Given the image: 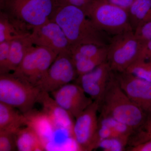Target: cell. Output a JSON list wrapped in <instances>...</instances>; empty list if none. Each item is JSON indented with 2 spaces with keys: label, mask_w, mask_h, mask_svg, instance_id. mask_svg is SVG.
Listing matches in <instances>:
<instances>
[{
  "label": "cell",
  "mask_w": 151,
  "mask_h": 151,
  "mask_svg": "<svg viewBox=\"0 0 151 151\" xmlns=\"http://www.w3.org/2000/svg\"><path fill=\"white\" fill-rule=\"evenodd\" d=\"M62 29L71 45L94 44L107 46L108 35L95 25L81 9L72 6H58L51 19Z\"/></svg>",
  "instance_id": "1"
},
{
  "label": "cell",
  "mask_w": 151,
  "mask_h": 151,
  "mask_svg": "<svg viewBox=\"0 0 151 151\" xmlns=\"http://www.w3.org/2000/svg\"><path fill=\"white\" fill-rule=\"evenodd\" d=\"M99 104L100 115L113 118L131 127L136 132L142 129L148 119L149 115L122 90L113 71Z\"/></svg>",
  "instance_id": "2"
},
{
  "label": "cell",
  "mask_w": 151,
  "mask_h": 151,
  "mask_svg": "<svg viewBox=\"0 0 151 151\" xmlns=\"http://www.w3.org/2000/svg\"><path fill=\"white\" fill-rule=\"evenodd\" d=\"M41 92L37 86L13 73L0 74V102L23 114L32 110Z\"/></svg>",
  "instance_id": "3"
},
{
  "label": "cell",
  "mask_w": 151,
  "mask_h": 151,
  "mask_svg": "<svg viewBox=\"0 0 151 151\" xmlns=\"http://www.w3.org/2000/svg\"><path fill=\"white\" fill-rule=\"evenodd\" d=\"M84 12L98 29L108 35L133 31L128 11L104 0H94Z\"/></svg>",
  "instance_id": "4"
},
{
  "label": "cell",
  "mask_w": 151,
  "mask_h": 151,
  "mask_svg": "<svg viewBox=\"0 0 151 151\" xmlns=\"http://www.w3.org/2000/svg\"><path fill=\"white\" fill-rule=\"evenodd\" d=\"M144 41L134 31L113 36L107 46V61L114 72H124L142 55Z\"/></svg>",
  "instance_id": "5"
},
{
  "label": "cell",
  "mask_w": 151,
  "mask_h": 151,
  "mask_svg": "<svg viewBox=\"0 0 151 151\" xmlns=\"http://www.w3.org/2000/svg\"><path fill=\"white\" fill-rule=\"evenodd\" d=\"M1 1L6 12L31 29L50 20L58 6L56 0Z\"/></svg>",
  "instance_id": "6"
},
{
  "label": "cell",
  "mask_w": 151,
  "mask_h": 151,
  "mask_svg": "<svg viewBox=\"0 0 151 151\" xmlns=\"http://www.w3.org/2000/svg\"><path fill=\"white\" fill-rule=\"evenodd\" d=\"M58 55L50 49L33 45L29 49L22 61L12 73L36 86Z\"/></svg>",
  "instance_id": "7"
},
{
  "label": "cell",
  "mask_w": 151,
  "mask_h": 151,
  "mask_svg": "<svg viewBox=\"0 0 151 151\" xmlns=\"http://www.w3.org/2000/svg\"><path fill=\"white\" fill-rule=\"evenodd\" d=\"M78 76L70 51L63 52L58 55L36 86L41 91L51 93L76 80Z\"/></svg>",
  "instance_id": "8"
},
{
  "label": "cell",
  "mask_w": 151,
  "mask_h": 151,
  "mask_svg": "<svg viewBox=\"0 0 151 151\" xmlns=\"http://www.w3.org/2000/svg\"><path fill=\"white\" fill-rule=\"evenodd\" d=\"M99 109V103L94 101L75 119L71 136L81 150L92 151L95 149Z\"/></svg>",
  "instance_id": "9"
},
{
  "label": "cell",
  "mask_w": 151,
  "mask_h": 151,
  "mask_svg": "<svg viewBox=\"0 0 151 151\" xmlns=\"http://www.w3.org/2000/svg\"><path fill=\"white\" fill-rule=\"evenodd\" d=\"M29 38L34 45L50 49L58 54L70 51L71 45L62 29L51 19L33 27Z\"/></svg>",
  "instance_id": "10"
},
{
  "label": "cell",
  "mask_w": 151,
  "mask_h": 151,
  "mask_svg": "<svg viewBox=\"0 0 151 151\" xmlns=\"http://www.w3.org/2000/svg\"><path fill=\"white\" fill-rule=\"evenodd\" d=\"M114 73L122 90L133 103L149 116L151 112V82L127 71Z\"/></svg>",
  "instance_id": "11"
},
{
  "label": "cell",
  "mask_w": 151,
  "mask_h": 151,
  "mask_svg": "<svg viewBox=\"0 0 151 151\" xmlns=\"http://www.w3.org/2000/svg\"><path fill=\"white\" fill-rule=\"evenodd\" d=\"M51 94L56 103L75 119L94 101L76 83L66 84Z\"/></svg>",
  "instance_id": "12"
},
{
  "label": "cell",
  "mask_w": 151,
  "mask_h": 151,
  "mask_svg": "<svg viewBox=\"0 0 151 151\" xmlns=\"http://www.w3.org/2000/svg\"><path fill=\"white\" fill-rule=\"evenodd\" d=\"M113 70L107 61L92 71L78 76L76 84L81 86L93 101L100 103L108 86Z\"/></svg>",
  "instance_id": "13"
},
{
  "label": "cell",
  "mask_w": 151,
  "mask_h": 151,
  "mask_svg": "<svg viewBox=\"0 0 151 151\" xmlns=\"http://www.w3.org/2000/svg\"><path fill=\"white\" fill-rule=\"evenodd\" d=\"M37 103L42 106L43 112L49 119L55 129H63L72 135L74 122L72 117L52 98L49 93L41 91Z\"/></svg>",
  "instance_id": "14"
},
{
  "label": "cell",
  "mask_w": 151,
  "mask_h": 151,
  "mask_svg": "<svg viewBox=\"0 0 151 151\" xmlns=\"http://www.w3.org/2000/svg\"><path fill=\"white\" fill-rule=\"evenodd\" d=\"M29 28L6 12L0 13V42L29 36Z\"/></svg>",
  "instance_id": "15"
},
{
  "label": "cell",
  "mask_w": 151,
  "mask_h": 151,
  "mask_svg": "<svg viewBox=\"0 0 151 151\" xmlns=\"http://www.w3.org/2000/svg\"><path fill=\"white\" fill-rule=\"evenodd\" d=\"M24 114L15 108L0 102V131L16 133L22 126L26 125Z\"/></svg>",
  "instance_id": "16"
},
{
  "label": "cell",
  "mask_w": 151,
  "mask_h": 151,
  "mask_svg": "<svg viewBox=\"0 0 151 151\" xmlns=\"http://www.w3.org/2000/svg\"><path fill=\"white\" fill-rule=\"evenodd\" d=\"M17 150L19 151L45 150L46 146L31 127L20 129L16 134Z\"/></svg>",
  "instance_id": "17"
},
{
  "label": "cell",
  "mask_w": 151,
  "mask_h": 151,
  "mask_svg": "<svg viewBox=\"0 0 151 151\" xmlns=\"http://www.w3.org/2000/svg\"><path fill=\"white\" fill-rule=\"evenodd\" d=\"M24 115L27 119L26 126L31 127L37 133L46 146L47 138L55 129L50 120L42 111L32 110Z\"/></svg>",
  "instance_id": "18"
},
{
  "label": "cell",
  "mask_w": 151,
  "mask_h": 151,
  "mask_svg": "<svg viewBox=\"0 0 151 151\" xmlns=\"http://www.w3.org/2000/svg\"><path fill=\"white\" fill-rule=\"evenodd\" d=\"M33 45H34L31 41L29 36L12 41L5 73L14 71L22 61L29 49Z\"/></svg>",
  "instance_id": "19"
},
{
  "label": "cell",
  "mask_w": 151,
  "mask_h": 151,
  "mask_svg": "<svg viewBox=\"0 0 151 151\" xmlns=\"http://www.w3.org/2000/svg\"><path fill=\"white\" fill-rule=\"evenodd\" d=\"M128 13L134 32L143 24L151 20V0H134Z\"/></svg>",
  "instance_id": "20"
},
{
  "label": "cell",
  "mask_w": 151,
  "mask_h": 151,
  "mask_svg": "<svg viewBox=\"0 0 151 151\" xmlns=\"http://www.w3.org/2000/svg\"><path fill=\"white\" fill-rule=\"evenodd\" d=\"M98 124L109 128L114 137L122 139L128 142L136 132L131 127L109 116L100 115L98 118Z\"/></svg>",
  "instance_id": "21"
},
{
  "label": "cell",
  "mask_w": 151,
  "mask_h": 151,
  "mask_svg": "<svg viewBox=\"0 0 151 151\" xmlns=\"http://www.w3.org/2000/svg\"><path fill=\"white\" fill-rule=\"evenodd\" d=\"M107 46L91 43L71 45L70 52L73 61H75L95 56L106 51L107 50Z\"/></svg>",
  "instance_id": "22"
},
{
  "label": "cell",
  "mask_w": 151,
  "mask_h": 151,
  "mask_svg": "<svg viewBox=\"0 0 151 151\" xmlns=\"http://www.w3.org/2000/svg\"><path fill=\"white\" fill-rule=\"evenodd\" d=\"M107 58V50L95 56L73 61L78 76L92 71L100 64L106 62Z\"/></svg>",
  "instance_id": "23"
},
{
  "label": "cell",
  "mask_w": 151,
  "mask_h": 151,
  "mask_svg": "<svg viewBox=\"0 0 151 151\" xmlns=\"http://www.w3.org/2000/svg\"><path fill=\"white\" fill-rule=\"evenodd\" d=\"M125 71L151 82V63L145 60H138L130 65Z\"/></svg>",
  "instance_id": "24"
},
{
  "label": "cell",
  "mask_w": 151,
  "mask_h": 151,
  "mask_svg": "<svg viewBox=\"0 0 151 151\" xmlns=\"http://www.w3.org/2000/svg\"><path fill=\"white\" fill-rule=\"evenodd\" d=\"M129 142L118 138H110L101 141L98 148L105 151H123Z\"/></svg>",
  "instance_id": "25"
},
{
  "label": "cell",
  "mask_w": 151,
  "mask_h": 151,
  "mask_svg": "<svg viewBox=\"0 0 151 151\" xmlns=\"http://www.w3.org/2000/svg\"><path fill=\"white\" fill-rule=\"evenodd\" d=\"M16 133L0 131V151H12L17 150Z\"/></svg>",
  "instance_id": "26"
},
{
  "label": "cell",
  "mask_w": 151,
  "mask_h": 151,
  "mask_svg": "<svg viewBox=\"0 0 151 151\" xmlns=\"http://www.w3.org/2000/svg\"><path fill=\"white\" fill-rule=\"evenodd\" d=\"M132 137H134V139L131 140L132 146L151 139V121H147L142 129L136 132Z\"/></svg>",
  "instance_id": "27"
},
{
  "label": "cell",
  "mask_w": 151,
  "mask_h": 151,
  "mask_svg": "<svg viewBox=\"0 0 151 151\" xmlns=\"http://www.w3.org/2000/svg\"><path fill=\"white\" fill-rule=\"evenodd\" d=\"M11 41H6L0 42V74L5 73L10 50Z\"/></svg>",
  "instance_id": "28"
},
{
  "label": "cell",
  "mask_w": 151,
  "mask_h": 151,
  "mask_svg": "<svg viewBox=\"0 0 151 151\" xmlns=\"http://www.w3.org/2000/svg\"><path fill=\"white\" fill-rule=\"evenodd\" d=\"M134 32L137 36L143 41H151V20L143 24Z\"/></svg>",
  "instance_id": "29"
},
{
  "label": "cell",
  "mask_w": 151,
  "mask_h": 151,
  "mask_svg": "<svg viewBox=\"0 0 151 151\" xmlns=\"http://www.w3.org/2000/svg\"><path fill=\"white\" fill-rule=\"evenodd\" d=\"M58 6H72L85 11L94 0H56Z\"/></svg>",
  "instance_id": "30"
},
{
  "label": "cell",
  "mask_w": 151,
  "mask_h": 151,
  "mask_svg": "<svg viewBox=\"0 0 151 151\" xmlns=\"http://www.w3.org/2000/svg\"><path fill=\"white\" fill-rule=\"evenodd\" d=\"M127 150L129 151H151V139L136 145L131 146Z\"/></svg>",
  "instance_id": "31"
},
{
  "label": "cell",
  "mask_w": 151,
  "mask_h": 151,
  "mask_svg": "<svg viewBox=\"0 0 151 151\" xmlns=\"http://www.w3.org/2000/svg\"><path fill=\"white\" fill-rule=\"evenodd\" d=\"M114 5L129 10L134 0H104Z\"/></svg>",
  "instance_id": "32"
},
{
  "label": "cell",
  "mask_w": 151,
  "mask_h": 151,
  "mask_svg": "<svg viewBox=\"0 0 151 151\" xmlns=\"http://www.w3.org/2000/svg\"><path fill=\"white\" fill-rule=\"evenodd\" d=\"M151 53V41H144L142 56V58L146 54Z\"/></svg>",
  "instance_id": "33"
},
{
  "label": "cell",
  "mask_w": 151,
  "mask_h": 151,
  "mask_svg": "<svg viewBox=\"0 0 151 151\" xmlns=\"http://www.w3.org/2000/svg\"><path fill=\"white\" fill-rule=\"evenodd\" d=\"M147 121H151V112L149 115L148 119Z\"/></svg>",
  "instance_id": "34"
}]
</instances>
